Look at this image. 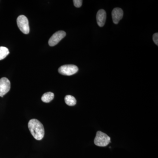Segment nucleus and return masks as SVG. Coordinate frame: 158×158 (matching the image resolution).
Returning <instances> with one entry per match:
<instances>
[{"label":"nucleus","instance_id":"39448f33","mask_svg":"<svg viewBox=\"0 0 158 158\" xmlns=\"http://www.w3.org/2000/svg\"><path fill=\"white\" fill-rule=\"evenodd\" d=\"M66 33L64 31H59L53 34L48 41V44L51 47L56 45L65 36Z\"/></svg>","mask_w":158,"mask_h":158},{"label":"nucleus","instance_id":"f03ea898","mask_svg":"<svg viewBox=\"0 0 158 158\" xmlns=\"http://www.w3.org/2000/svg\"><path fill=\"white\" fill-rule=\"evenodd\" d=\"M111 141V138L106 134L98 131L96 133V137L94 140L95 145L99 147H106Z\"/></svg>","mask_w":158,"mask_h":158},{"label":"nucleus","instance_id":"9d476101","mask_svg":"<svg viewBox=\"0 0 158 158\" xmlns=\"http://www.w3.org/2000/svg\"><path fill=\"white\" fill-rule=\"evenodd\" d=\"M65 103L69 106H74L77 103L76 98L70 95H67L65 97Z\"/></svg>","mask_w":158,"mask_h":158},{"label":"nucleus","instance_id":"1a4fd4ad","mask_svg":"<svg viewBox=\"0 0 158 158\" xmlns=\"http://www.w3.org/2000/svg\"><path fill=\"white\" fill-rule=\"evenodd\" d=\"M54 98V93L51 92L44 93L41 97V100L44 102L48 103L52 101Z\"/></svg>","mask_w":158,"mask_h":158},{"label":"nucleus","instance_id":"20e7f679","mask_svg":"<svg viewBox=\"0 0 158 158\" xmlns=\"http://www.w3.org/2000/svg\"><path fill=\"white\" fill-rule=\"evenodd\" d=\"M78 71V68L74 65H62L58 69L59 73L65 76H71L76 73Z\"/></svg>","mask_w":158,"mask_h":158},{"label":"nucleus","instance_id":"7ed1b4c3","mask_svg":"<svg viewBox=\"0 0 158 158\" xmlns=\"http://www.w3.org/2000/svg\"><path fill=\"white\" fill-rule=\"evenodd\" d=\"M17 24L19 28L24 34H27L30 32L28 19L26 16L20 15L17 18Z\"/></svg>","mask_w":158,"mask_h":158},{"label":"nucleus","instance_id":"f8f14e48","mask_svg":"<svg viewBox=\"0 0 158 158\" xmlns=\"http://www.w3.org/2000/svg\"><path fill=\"white\" fill-rule=\"evenodd\" d=\"M74 5L77 8H80L82 6L83 1L81 0H74L73 1Z\"/></svg>","mask_w":158,"mask_h":158},{"label":"nucleus","instance_id":"f257e3e1","mask_svg":"<svg viewBox=\"0 0 158 158\" xmlns=\"http://www.w3.org/2000/svg\"><path fill=\"white\" fill-rule=\"evenodd\" d=\"M29 129L31 135L37 140H41L44 135L43 125L37 119H31L28 123Z\"/></svg>","mask_w":158,"mask_h":158},{"label":"nucleus","instance_id":"0eeeda50","mask_svg":"<svg viewBox=\"0 0 158 158\" xmlns=\"http://www.w3.org/2000/svg\"><path fill=\"white\" fill-rule=\"evenodd\" d=\"M112 15L113 23L117 24L123 17V11L120 8H115L112 11Z\"/></svg>","mask_w":158,"mask_h":158},{"label":"nucleus","instance_id":"ddd939ff","mask_svg":"<svg viewBox=\"0 0 158 158\" xmlns=\"http://www.w3.org/2000/svg\"><path fill=\"white\" fill-rule=\"evenodd\" d=\"M153 40L154 42L157 46L158 45V33H155L153 35Z\"/></svg>","mask_w":158,"mask_h":158},{"label":"nucleus","instance_id":"423d86ee","mask_svg":"<svg viewBox=\"0 0 158 158\" xmlns=\"http://www.w3.org/2000/svg\"><path fill=\"white\" fill-rule=\"evenodd\" d=\"M11 88V83L9 79L3 77L0 79V97H3L8 93Z\"/></svg>","mask_w":158,"mask_h":158},{"label":"nucleus","instance_id":"6e6552de","mask_svg":"<svg viewBox=\"0 0 158 158\" xmlns=\"http://www.w3.org/2000/svg\"><path fill=\"white\" fill-rule=\"evenodd\" d=\"M97 22L100 27L104 26L106 19V13L103 9L99 10L96 15Z\"/></svg>","mask_w":158,"mask_h":158},{"label":"nucleus","instance_id":"9b49d317","mask_svg":"<svg viewBox=\"0 0 158 158\" xmlns=\"http://www.w3.org/2000/svg\"><path fill=\"white\" fill-rule=\"evenodd\" d=\"M9 54L8 48L5 47H0V60L6 58Z\"/></svg>","mask_w":158,"mask_h":158}]
</instances>
